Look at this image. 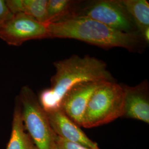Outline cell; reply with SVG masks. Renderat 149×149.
I'll use <instances>...</instances> for the list:
<instances>
[{
	"label": "cell",
	"mask_w": 149,
	"mask_h": 149,
	"mask_svg": "<svg viewBox=\"0 0 149 149\" xmlns=\"http://www.w3.org/2000/svg\"><path fill=\"white\" fill-rule=\"evenodd\" d=\"M56 72L51 86L43 90L38 100L44 110L51 112L61 108L64 96L72 88L87 81H114L107 65L103 60L86 55H74L55 61Z\"/></svg>",
	"instance_id": "1"
},
{
	"label": "cell",
	"mask_w": 149,
	"mask_h": 149,
	"mask_svg": "<svg viewBox=\"0 0 149 149\" xmlns=\"http://www.w3.org/2000/svg\"><path fill=\"white\" fill-rule=\"evenodd\" d=\"M47 27L49 38L74 39L106 49L119 47L138 51L145 42L139 34L119 31L82 16H72Z\"/></svg>",
	"instance_id": "2"
},
{
	"label": "cell",
	"mask_w": 149,
	"mask_h": 149,
	"mask_svg": "<svg viewBox=\"0 0 149 149\" xmlns=\"http://www.w3.org/2000/svg\"><path fill=\"white\" fill-rule=\"evenodd\" d=\"M124 92L122 85L115 81H103L91 96L81 126L99 127L123 117Z\"/></svg>",
	"instance_id": "3"
},
{
	"label": "cell",
	"mask_w": 149,
	"mask_h": 149,
	"mask_svg": "<svg viewBox=\"0 0 149 149\" xmlns=\"http://www.w3.org/2000/svg\"><path fill=\"white\" fill-rule=\"evenodd\" d=\"M18 96L24 127L37 149H54L56 135L33 91L23 86Z\"/></svg>",
	"instance_id": "4"
},
{
	"label": "cell",
	"mask_w": 149,
	"mask_h": 149,
	"mask_svg": "<svg viewBox=\"0 0 149 149\" xmlns=\"http://www.w3.org/2000/svg\"><path fill=\"white\" fill-rule=\"evenodd\" d=\"M74 16L89 18L119 31L139 34L120 0L93 1L76 11Z\"/></svg>",
	"instance_id": "5"
},
{
	"label": "cell",
	"mask_w": 149,
	"mask_h": 149,
	"mask_svg": "<svg viewBox=\"0 0 149 149\" xmlns=\"http://www.w3.org/2000/svg\"><path fill=\"white\" fill-rule=\"evenodd\" d=\"M48 38L47 25L23 13H12L0 26V38L12 46L19 47L28 40Z\"/></svg>",
	"instance_id": "6"
},
{
	"label": "cell",
	"mask_w": 149,
	"mask_h": 149,
	"mask_svg": "<svg viewBox=\"0 0 149 149\" xmlns=\"http://www.w3.org/2000/svg\"><path fill=\"white\" fill-rule=\"evenodd\" d=\"M102 82L87 81L81 83L72 88L64 96L61 109L80 127L91 97Z\"/></svg>",
	"instance_id": "7"
},
{
	"label": "cell",
	"mask_w": 149,
	"mask_h": 149,
	"mask_svg": "<svg viewBox=\"0 0 149 149\" xmlns=\"http://www.w3.org/2000/svg\"><path fill=\"white\" fill-rule=\"evenodd\" d=\"M124 92L123 117L149 123V87L148 80L135 86L122 85Z\"/></svg>",
	"instance_id": "8"
},
{
	"label": "cell",
	"mask_w": 149,
	"mask_h": 149,
	"mask_svg": "<svg viewBox=\"0 0 149 149\" xmlns=\"http://www.w3.org/2000/svg\"><path fill=\"white\" fill-rule=\"evenodd\" d=\"M47 114L50 125L57 136L90 148H100L96 142L91 140L80 126L72 121L61 108L47 112Z\"/></svg>",
	"instance_id": "9"
},
{
	"label": "cell",
	"mask_w": 149,
	"mask_h": 149,
	"mask_svg": "<svg viewBox=\"0 0 149 149\" xmlns=\"http://www.w3.org/2000/svg\"><path fill=\"white\" fill-rule=\"evenodd\" d=\"M7 149H37L24 127L18 96L16 100L11 138Z\"/></svg>",
	"instance_id": "10"
},
{
	"label": "cell",
	"mask_w": 149,
	"mask_h": 149,
	"mask_svg": "<svg viewBox=\"0 0 149 149\" xmlns=\"http://www.w3.org/2000/svg\"><path fill=\"white\" fill-rule=\"evenodd\" d=\"M145 42L149 40V3L146 0H120Z\"/></svg>",
	"instance_id": "11"
},
{
	"label": "cell",
	"mask_w": 149,
	"mask_h": 149,
	"mask_svg": "<svg viewBox=\"0 0 149 149\" xmlns=\"http://www.w3.org/2000/svg\"><path fill=\"white\" fill-rule=\"evenodd\" d=\"M47 1L48 0H7L6 3L12 14L23 13L46 24Z\"/></svg>",
	"instance_id": "12"
},
{
	"label": "cell",
	"mask_w": 149,
	"mask_h": 149,
	"mask_svg": "<svg viewBox=\"0 0 149 149\" xmlns=\"http://www.w3.org/2000/svg\"><path fill=\"white\" fill-rule=\"evenodd\" d=\"M79 3L72 0H48L46 25L74 16Z\"/></svg>",
	"instance_id": "13"
},
{
	"label": "cell",
	"mask_w": 149,
	"mask_h": 149,
	"mask_svg": "<svg viewBox=\"0 0 149 149\" xmlns=\"http://www.w3.org/2000/svg\"><path fill=\"white\" fill-rule=\"evenodd\" d=\"M54 149H92L82 144L71 142L56 135Z\"/></svg>",
	"instance_id": "14"
},
{
	"label": "cell",
	"mask_w": 149,
	"mask_h": 149,
	"mask_svg": "<svg viewBox=\"0 0 149 149\" xmlns=\"http://www.w3.org/2000/svg\"><path fill=\"white\" fill-rule=\"evenodd\" d=\"M12 13L6 5V1L0 0V26L9 18Z\"/></svg>",
	"instance_id": "15"
}]
</instances>
